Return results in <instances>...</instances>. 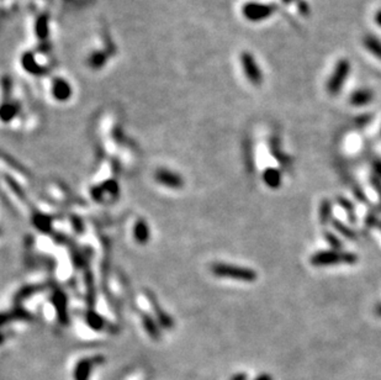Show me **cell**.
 Listing matches in <instances>:
<instances>
[{"label":"cell","mask_w":381,"mask_h":380,"mask_svg":"<svg viewBox=\"0 0 381 380\" xmlns=\"http://www.w3.org/2000/svg\"><path fill=\"white\" fill-rule=\"evenodd\" d=\"M350 73V62L347 58H342L337 62L334 66L332 75L329 77L328 83H327V90L331 95H337L339 94L341 89L343 88L344 83L348 79Z\"/></svg>","instance_id":"cell-1"},{"label":"cell","mask_w":381,"mask_h":380,"mask_svg":"<svg viewBox=\"0 0 381 380\" xmlns=\"http://www.w3.org/2000/svg\"><path fill=\"white\" fill-rule=\"evenodd\" d=\"M357 262V257L349 253H339V252H321L316 253L311 258V263L313 266H331V264L347 263L353 264Z\"/></svg>","instance_id":"cell-2"},{"label":"cell","mask_w":381,"mask_h":380,"mask_svg":"<svg viewBox=\"0 0 381 380\" xmlns=\"http://www.w3.org/2000/svg\"><path fill=\"white\" fill-rule=\"evenodd\" d=\"M214 271L218 275L223 276H232V278H237V279L246 280V282H252V280L255 278V274L253 273L249 269L244 268H238V267H232V266H215Z\"/></svg>","instance_id":"cell-3"},{"label":"cell","mask_w":381,"mask_h":380,"mask_svg":"<svg viewBox=\"0 0 381 380\" xmlns=\"http://www.w3.org/2000/svg\"><path fill=\"white\" fill-rule=\"evenodd\" d=\"M374 99V93L369 89H358V90L353 91L350 95V104L355 105V107H363L366 104L370 103Z\"/></svg>","instance_id":"cell-4"},{"label":"cell","mask_w":381,"mask_h":380,"mask_svg":"<svg viewBox=\"0 0 381 380\" xmlns=\"http://www.w3.org/2000/svg\"><path fill=\"white\" fill-rule=\"evenodd\" d=\"M244 67H246V72L248 74L249 79L254 83V84H259L262 82V74H260V71L258 68V66L255 64L254 59L252 58L249 54H247L244 57Z\"/></svg>","instance_id":"cell-5"},{"label":"cell","mask_w":381,"mask_h":380,"mask_svg":"<svg viewBox=\"0 0 381 380\" xmlns=\"http://www.w3.org/2000/svg\"><path fill=\"white\" fill-rule=\"evenodd\" d=\"M272 8L268 5H260V4H253L247 8L246 13L251 16L253 20H260L268 18L272 14Z\"/></svg>","instance_id":"cell-6"},{"label":"cell","mask_w":381,"mask_h":380,"mask_svg":"<svg viewBox=\"0 0 381 380\" xmlns=\"http://www.w3.org/2000/svg\"><path fill=\"white\" fill-rule=\"evenodd\" d=\"M364 46L375 58L381 61V41L379 38L374 36H366L364 38Z\"/></svg>","instance_id":"cell-7"},{"label":"cell","mask_w":381,"mask_h":380,"mask_svg":"<svg viewBox=\"0 0 381 380\" xmlns=\"http://www.w3.org/2000/svg\"><path fill=\"white\" fill-rule=\"evenodd\" d=\"M91 369V364L89 361H83L78 363L74 370V379L75 380H88Z\"/></svg>","instance_id":"cell-8"},{"label":"cell","mask_w":381,"mask_h":380,"mask_svg":"<svg viewBox=\"0 0 381 380\" xmlns=\"http://www.w3.org/2000/svg\"><path fill=\"white\" fill-rule=\"evenodd\" d=\"M268 183H273L274 186L279 184V174L275 170H270L268 173Z\"/></svg>","instance_id":"cell-9"},{"label":"cell","mask_w":381,"mask_h":380,"mask_svg":"<svg viewBox=\"0 0 381 380\" xmlns=\"http://www.w3.org/2000/svg\"><path fill=\"white\" fill-rule=\"evenodd\" d=\"M374 20H375L376 25L381 27V9L379 11H376L375 16H374Z\"/></svg>","instance_id":"cell-10"},{"label":"cell","mask_w":381,"mask_h":380,"mask_svg":"<svg viewBox=\"0 0 381 380\" xmlns=\"http://www.w3.org/2000/svg\"><path fill=\"white\" fill-rule=\"evenodd\" d=\"M231 380H247V375L244 373H239V374L233 375Z\"/></svg>","instance_id":"cell-11"},{"label":"cell","mask_w":381,"mask_h":380,"mask_svg":"<svg viewBox=\"0 0 381 380\" xmlns=\"http://www.w3.org/2000/svg\"><path fill=\"white\" fill-rule=\"evenodd\" d=\"M255 380H273V378L269 374H260L259 377L255 378Z\"/></svg>","instance_id":"cell-12"},{"label":"cell","mask_w":381,"mask_h":380,"mask_svg":"<svg viewBox=\"0 0 381 380\" xmlns=\"http://www.w3.org/2000/svg\"><path fill=\"white\" fill-rule=\"evenodd\" d=\"M379 314H380V315H381V308H380V310H379Z\"/></svg>","instance_id":"cell-13"},{"label":"cell","mask_w":381,"mask_h":380,"mask_svg":"<svg viewBox=\"0 0 381 380\" xmlns=\"http://www.w3.org/2000/svg\"><path fill=\"white\" fill-rule=\"evenodd\" d=\"M285 1H290V0H285Z\"/></svg>","instance_id":"cell-14"}]
</instances>
